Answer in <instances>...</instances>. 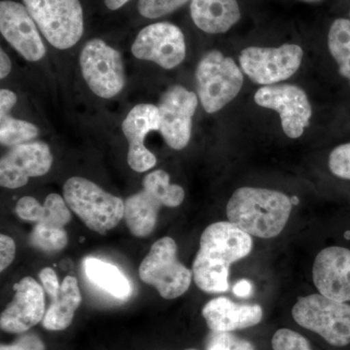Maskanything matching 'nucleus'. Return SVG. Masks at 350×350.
Listing matches in <instances>:
<instances>
[{
  "label": "nucleus",
  "mask_w": 350,
  "mask_h": 350,
  "mask_svg": "<svg viewBox=\"0 0 350 350\" xmlns=\"http://www.w3.org/2000/svg\"><path fill=\"white\" fill-rule=\"evenodd\" d=\"M312 278L320 294L350 301V250L330 246L320 251L313 262Z\"/></svg>",
  "instance_id": "17"
},
{
  "label": "nucleus",
  "mask_w": 350,
  "mask_h": 350,
  "mask_svg": "<svg viewBox=\"0 0 350 350\" xmlns=\"http://www.w3.org/2000/svg\"><path fill=\"white\" fill-rule=\"evenodd\" d=\"M291 211V200L284 193L241 187L228 202L227 217L250 236L271 239L283 231Z\"/></svg>",
  "instance_id": "2"
},
{
  "label": "nucleus",
  "mask_w": 350,
  "mask_h": 350,
  "mask_svg": "<svg viewBox=\"0 0 350 350\" xmlns=\"http://www.w3.org/2000/svg\"><path fill=\"white\" fill-rule=\"evenodd\" d=\"M190 10L195 25L207 33H224L241 19L237 0H192Z\"/></svg>",
  "instance_id": "20"
},
{
  "label": "nucleus",
  "mask_w": 350,
  "mask_h": 350,
  "mask_svg": "<svg viewBox=\"0 0 350 350\" xmlns=\"http://www.w3.org/2000/svg\"><path fill=\"white\" fill-rule=\"evenodd\" d=\"M52 163V153L45 142L14 146L0 161V185L7 189L23 187L31 177L47 174Z\"/></svg>",
  "instance_id": "14"
},
{
  "label": "nucleus",
  "mask_w": 350,
  "mask_h": 350,
  "mask_svg": "<svg viewBox=\"0 0 350 350\" xmlns=\"http://www.w3.org/2000/svg\"><path fill=\"white\" fill-rule=\"evenodd\" d=\"M38 126L29 122L15 119L10 115L0 116V142L4 146H17L38 137Z\"/></svg>",
  "instance_id": "24"
},
{
  "label": "nucleus",
  "mask_w": 350,
  "mask_h": 350,
  "mask_svg": "<svg viewBox=\"0 0 350 350\" xmlns=\"http://www.w3.org/2000/svg\"><path fill=\"white\" fill-rule=\"evenodd\" d=\"M0 31L7 42L27 61L38 62L46 49L36 23L27 7L3 0L0 3Z\"/></svg>",
  "instance_id": "15"
},
{
  "label": "nucleus",
  "mask_w": 350,
  "mask_h": 350,
  "mask_svg": "<svg viewBox=\"0 0 350 350\" xmlns=\"http://www.w3.org/2000/svg\"><path fill=\"white\" fill-rule=\"evenodd\" d=\"M128 1H130V0H105V5L110 10H117V9L125 5Z\"/></svg>",
  "instance_id": "38"
},
{
  "label": "nucleus",
  "mask_w": 350,
  "mask_h": 350,
  "mask_svg": "<svg viewBox=\"0 0 350 350\" xmlns=\"http://www.w3.org/2000/svg\"><path fill=\"white\" fill-rule=\"evenodd\" d=\"M81 301L77 280L73 276H66L61 284L59 294L52 299V303L45 313L42 320L44 328L50 331H62L68 328Z\"/></svg>",
  "instance_id": "21"
},
{
  "label": "nucleus",
  "mask_w": 350,
  "mask_h": 350,
  "mask_svg": "<svg viewBox=\"0 0 350 350\" xmlns=\"http://www.w3.org/2000/svg\"><path fill=\"white\" fill-rule=\"evenodd\" d=\"M68 234L64 228L54 227L42 223H36L29 236V243L33 247L48 253L63 250L68 244Z\"/></svg>",
  "instance_id": "25"
},
{
  "label": "nucleus",
  "mask_w": 350,
  "mask_h": 350,
  "mask_svg": "<svg viewBox=\"0 0 350 350\" xmlns=\"http://www.w3.org/2000/svg\"><path fill=\"white\" fill-rule=\"evenodd\" d=\"M160 111L152 105H138L133 108L122 124V131L129 142L128 163L131 169L144 172L155 167L157 159L145 147L144 140L152 131H160Z\"/></svg>",
  "instance_id": "18"
},
{
  "label": "nucleus",
  "mask_w": 350,
  "mask_h": 350,
  "mask_svg": "<svg viewBox=\"0 0 350 350\" xmlns=\"http://www.w3.org/2000/svg\"><path fill=\"white\" fill-rule=\"evenodd\" d=\"M16 254V244L13 239L6 234L0 236V271L10 266Z\"/></svg>",
  "instance_id": "33"
},
{
  "label": "nucleus",
  "mask_w": 350,
  "mask_h": 350,
  "mask_svg": "<svg viewBox=\"0 0 350 350\" xmlns=\"http://www.w3.org/2000/svg\"><path fill=\"white\" fill-rule=\"evenodd\" d=\"M197 107L196 94L182 86L172 87L163 94L158 107L160 133L170 148L181 150L187 146Z\"/></svg>",
  "instance_id": "13"
},
{
  "label": "nucleus",
  "mask_w": 350,
  "mask_h": 350,
  "mask_svg": "<svg viewBox=\"0 0 350 350\" xmlns=\"http://www.w3.org/2000/svg\"><path fill=\"white\" fill-rule=\"evenodd\" d=\"M177 257L176 243L174 239L165 237L152 245L138 269L142 282L155 287L160 296L167 300L185 294L192 282L193 271Z\"/></svg>",
  "instance_id": "8"
},
{
  "label": "nucleus",
  "mask_w": 350,
  "mask_h": 350,
  "mask_svg": "<svg viewBox=\"0 0 350 350\" xmlns=\"http://www.w3.org/2000/svg\"><path fill=\"white\" fill-rule=\"evenodd\" d=\"M131 53L137 59L172 69L185 59V38L176 25L156 23L139 31L131 46Z\"/></svg>",
  "instance_id": "12"
},
{
  "label": "nucleus",
  "mask_w": 350,
  "mask_h": 350,
  "mask_svg": "<svg viewBox=\"0 0 350 350\" xmlns=\"http://www.w3.org/2000/svg\"><path fill=\"white\" fill-rule=\"evenodd\" d=\"M303 1H306V2H315V1H319V0H303Z\"/></svg>",
  "instance_id": "39"
},
{
  "label": "nucleus",
  "mask_w": 350,
  "mask_h": 350,
  "mask_svg": "<svg viewBox=\"0 0 350 350\" xmlns=\"http://www.w3.org/2000/svg\"><path fill=\"white\" fill-rule=\"evenodd\" d=\"M329 169L336 176L350 180V142L340 145L331 152Z\"/></svg>",
  "instance_id": "30"
},
{
  "label": "nucleus",
  "mask_w": 350,
  "mask_h": 350,
  "mask_svg": "<svg viewBox=\"0 0 350 350\" xmlns=\"http://www.w3.org/2000/svg\"><path fill=\"white\" fill-rule=\"evenodd\" d=\"M232 292L241 298H247L253 293L252 283L247 280H241L232 287Z\"/></svg>",
  "instance_id": "36"
},
{
  "label": "nucleus",
  "mask_w": 350,
  "mask_h": 350,
  "mask_svg": "<svg viewBox=\"0 0 350 350\" xmlns=\"http://www.w3.org/2000/svg\"><path fill=\"white\" fill-rule=\"evenodd\" d=\"M23 1L48 42L57 49H68L81 38L84 19L79 0Z\"/></svg>",
  "instance_id": "7"
},
{
  "label": "nucleus",
  "mask_w": 350,
  "mask_h": 350,
  "mask_svg": "<svg viewBox=\"0 0 350 350\" xmlns=\"http://www.w3.org/2000/svg\"><path fill=\"white\" fill-rule=\"evenodd\" d=\"M303 49L296 44H283L278 48H246L239 56V64L252 81L273 85L296 73L303 59Z\"/></svg>",
  "instance_id": "10"
},
{
  "label": "nucleus",
  "mask_w": 350,
  "mask_h": 350,
  "mask_svg": "<svg viewBox=\"0 0 350 350\" xmlns=\"http://www.w3.org/2000/svg\"><path fill=\"white\" fill-rule=\"evenodd\" d=\"M260 107L275 110L280 114L285 135L298 138L310 125L312 110L303 89L296 85H268L260 88L254 96Z\"/></svg>",
  "instance_id": "11"
},
{
  "label": "nucleus",
  "mask_w": 350,
  "mask_h": 350,
  "mask_svg": "<svg viewBox=\"0 0 350 350\" xmlns=\"http://www.w3.org/2000/svg\"><path fill=\"white\" fill-rule=\"evenodd\" d=\"M39 278L42 282L43 288L51 298H55L59 294L61 285H59V280H57V273L54 269L51 268H45L39 273Z\"/></svg>",
  "instance_id": "34"
},
{
  "label": "nucleus",
  "mask_w": 350,
  "mask_h": 350,
  "mask_svg": "<svg viewBox=\"0 0 350 350\" xmlns=\"http://www.w3.org/2000/svg\"><path fill=\"white\" fill-rule=\"evenodd\" d=\"M80 68L88 86L100 98H111L125 86L121 55L101 39H92L85 44L80 54Z\"/></svg>",
  "instance_id": "9"
},
{
  "label": "nucleus",
  "mask_w": 350,
  "mask_h": 350,
  "mask_svg": "<svg viewBox=\"0 0 350 350\" xmlns=\"http://www.w3.org/2000/svg\"><path fill=\"white\" fill-rule=\"evenodd\" d=\"M142 184L140 192L126 199L124 215L129 230L137 238H145L154 231L161 207H177L185 199L183 188L170 184L165 170L147 174Z\"/></svg>",
  "instance_id": "3"
},
{
  "label": "nucleus",
  "mask_w": 350,
  "mask_h": 350,
  "mask_svg": "<svg viewBox=\"0 0 350 350\" xmlns=\"http://www.w3.org/2000/svg\"><path fill=\"white\" fill-rule=\"evenodd\" d=\"M44 215L39 223L64 228L71 220V213L66 200L57 194H50L44 202Z\"/></svg>",
  "instance_id": "26"
},
{
  "label": "nucleus",
  "mask_w": 350,
  "mask_h": 350,
  "mask_svg": "<svg viewBox=\"0 0 350 350\" xmlns=\"http://www.w3.org/2000/svg\"><path fill=\"white\" fill-rule=\"evenodd\" d=\"M328 47L340 75L350 80V20L334 21L329 31Z\"/></svg>",
  "instance_id": "23"
},
{
  "label": "nucleus",
  "mask_w": 350,
  "mask_h": 350,
  "mask_svg": "<svg viewBox=\"0 0 350 350\" xmlns=\"http://www.w3.org/2000/svg\"><path fill=\"white\" fill-rule=\"evenodd\" d=\"M16 213L23 220L39 223L42 220L44 207L33 197H23L16 206Z\"/></svg>",
  "instance_id": "31"
},
{
  "label": "nucleus",
  "mask_w": 350,
  "mask_h": 350,
  "mask_svg": "<svg viewBox=\"0 0 350 350\" xmlns=\"http://www.w3.org/2000/svg\"><path fill=\"white\" fill-rule=\"evenodd\" d=\"M0 350H46L43 340L36 334L21 336L11 345H1Z\"/></svg>",
  "instance_id": "32"
},
{
  "label": "nucleus",
  "mask_w": 350,
  "mask_h": 350,
  "mask_svg": "<svg viewBox=\"0 0 350 350\" xmlns=\"http://www.w3.org/2000/svg\"><path fill=\"white\" fill-rule=\"evenodd\" d=\"M85 275L96 287L117 299L131 296L130 280L114 265L96 258L88 257L83 262Z\"/></svg>",
  "instance_id": "22"
},
{
  "label": "nucleus",
  "mask_w": 350,
  "mask_h": 350,
  "mask_svg": "<svg viewBox=\"0 0 350 350\" xmlns=\"http://www.w3.org/2000/svg\"><path fill=\"white\" fill-rule=\"evenodd\" d=\"M198 93L207 113H215L231 103L243 84V75L232 57L211 51L202 57L196 71Z\"/></svg>",
  "instance_id": "6"
},
{
  "label": "nucleus",
  "mask_w": 350,
  "mask_h": 350,
  "mask_svg": "<svg viewBox=\"0 0 350 350\" xmlns=\"http://www.w3.org/2000/svg\"><path fill=\"white\" fill-rule=\"evenodd\" d=\"M17 103V96L12 91L2 89L0 91V116L8 115Z\"/></svg>",
  "instance_id": "35"
},
{
  "label": "nucleus",
  "mask_w": 350,
  "mask_h": 350,
  "mask_svg": "<svg viewBox=\"0 0 350 350\" xmlns=\"http://www.w3.org/2000/svg\"><path fill=\"white\" fill-rule=\"evenodd\" d=\"M188 0H139L138 11L145 18L157 19L180 8Z\"/></svg>",
  "instance_id": "28"
},
{
  "label": "nucleus",
  "mask_w": 350,
  "mask_h": 350,
  "mask_svg": "<svg viewBox=\"0 0 350 350\" xmlns=\"http://www.w3.org/2000/svg\"><path fill=\"white\" fill-rule=\"evenodd\" d=\"M252 245L250 234L230 221L209 225L200 237L193 262L196 285L206 293L228 291L230 267L248 256Z\"/></svg>",
  "instance_id": "1"
},
{
  "label": "nucleus",
  "mask_w": 350,
  "mask_h": 350,
  "mask_svg": "<svg viewBox=\"0 0 350 350\" xmlns=\"http://www.w3.org/2000/svg\"><path fill=\"white\" fill-rule=\"evenodd\" d=\"M271 347L273 350H312L304 336L286 328L275 332L271 338Z\"/></svg>",
  "instance_id": "29"
},
{
  "label": "nucleus",
  "mask_w": 350,
  "mask_h": 350,
  "mask_svg": "<svg viewBox=\"0 0 350 350\" xmlns=\"http://www.w3.org/2000/svg\"><path fill=\"white\" fill-rule=\"evenodd\" d=\"M206 350H256L255 345L232 332L211 331L207 336Z\"/></svg>",
  "instance_id": "27"
},
{
  "label": "nucleus",
  "mask_w": 350,
  "mask_h": 350,
  "mask_svg": "<svg viewBox=\"0 0 350 350\" xmlns=\"http://www.w3.org/2000/svg\"><path fill=\"white\" fill-rule=\"evenodd\" d=\"M11 69H12V64H11L10 59L3 50H0V78L3 79L7 77V75L10 73Z\"/></svg>",
  "instance_id": "37"
},
{
  "label": "nucleus",
  "mask_w": 350,
  "mask_h": 350,
  "mask_svg": "<svg viewBox=\"0 0 350 350\" xmlns=\"http://www.w3.org/2000/svg\"><path fill=\"white\" fill-rule=\"evenodd\" d=\"M184 350H198V349H184Z\"/></svg>",
  "instance_id": "40"
},
{
  "label": "nucleus",
  "mask_w": 350,
  "mask_h": 350,
  "mask_svg": "<svg viewBox=\"0 0 350 350\" xmlns=\"http://www.w3.org/2000/svg\"><path fill=\"white\" fill-rule=\"evenodd\" d=\"M64 199L89 229L100 234L116 227L125 215L123 200L83 177H71L66 182Z\"/></svg>",
  "instance_id": "4"
},
{
  "label": "nucleus",
  "mask_w": 350,
  "mask_h": 350,
  "mask_svg": "<svg viewBox=\"0 0 350 350\" xmlns=\"http://www.w3.org/2000/svg\"><path fill=\"white\" fill-rule=\"evenodd\" d=\"M202 313L208 328L215 332L243 330L257 325L262 319L261 306L239 305L226 297L207 301Z\"/></svg>",
  "instance_id": "19"
},
{
  "label": "nucleus",
  "mask_w": 350,
  "mask_h": 350,
  "mask_svg": "<svg viewBox=\"0 0 350 350\" xmlns=\"http://www.w3.org/2000/svg\"><path fill=\"white\" fill-rule=\"evenodd\" d=\"M292 317L303 328L319 334L328 344L350 345V305L322 294L300 297L292 308Z\"/></svg>",
  "instance_id": "5"
},
{
  "label": "nucleus",
  "mask_w": 350,
  "mask_h": 350,
  "mask_svg": "<svg viewBox=\"0 0 350 350\" xmlns=\"http://www.w3.org/2000/svg\"><path fill=\"white\" fill-rule=\"evenodd\" d=\"M13 301L0 317L2 330L11 334H23L42 321L45 317V295L43 287L31 276L14 285Z\"/></svg>",
  "instance_id": "16"
}]
</instances>
